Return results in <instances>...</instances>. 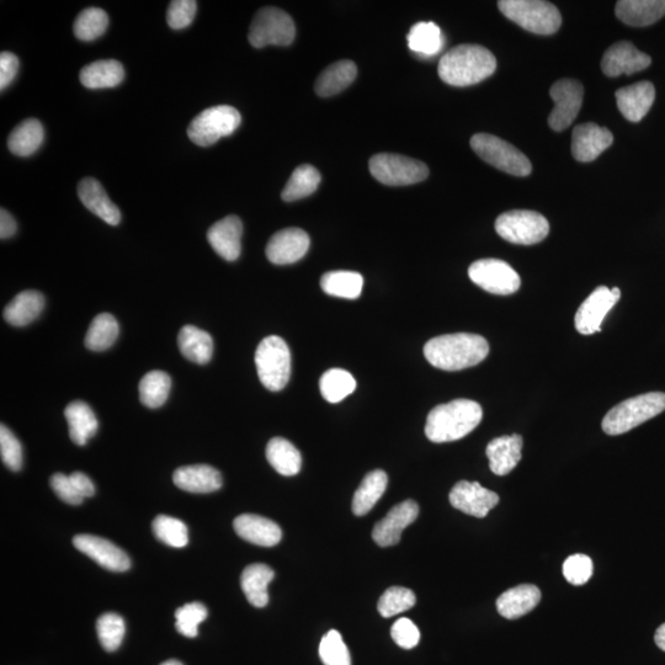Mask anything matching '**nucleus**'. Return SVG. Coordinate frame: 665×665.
I'll use <instances>...</instances> for the list:
<instances>
[{"instance_id":"423d86ee","label":"nucleus","mask_w":665,"mask_h":665,"mask_svg":"<svg viewBox=\"0 0 665 665\" xmlns=\"http://www.w3.org/2000/svg\"><path fill=\"white\" fill-rule=\"evenodd\" d=\"M255 365L265 388L284 390L291 376V353L285 340L276 335L263 339L255 351Z\"/></svg>"},{"instance_id":"f704fd0d","label":"nucleus","mask_w":665,"mask_h":665,"mask_svg":"<svg viewBox=\"0 0 665 665\" xmlns=\"http://www.w3.org/2000/svg\"><path fill=\"white\" fill-rule=\"evenodd\" d=\"M266 459L280 475L291 477L300 472L302 457L296 446L284 438H274L266 446Z\"/></svg>"},{"instance_id":"c9c22d12","label":"nucleus","mask_w":665,"mask_h":665,"mask_svg":"<svg viewBox=\"0 0 665 665\" xmlns=\"http://www.w3.org/2000/svg\"><path fill=\"white\" fill-rule=\"evenodd\" d=\"M44 138V126L39 120H25L10 133L8 148L15 156L28 157L39 150Z\"/></svg>"},{"instance_id":"4be33fe9","label":"nucleus","mask_w":665,"mask_h":665,"mask_svg":"<svg viewBox=\"0 0 665 665\" xmlns=\"http://www.w3.org/2000/svg\"><path fill=\"white\" fill-rule=\"evenodd\" d=\"M233 528L239 537L250 544L273 547L283 537V531L275 521L253 514H243L234 520Z\"/></svg>"},{"instance_id":"bb28decb","label":"nucleus","mask_w":665,"mask_h":665,"mask_svg":"<svg viewBox=\"0 0 665 665\" xmlns=\"http://www.w3.org/2000/svg\"><path fill=\"white\" fill-rule=\"evenodd\" d=\"M541 601V592L536 585L521 584L507 590L497 600L498 613L508 620L531 613Z\"/></svg>"},{"instance_id":"39448f33","label":"nucleus","mask_w":665,"mask_h":665,"mask_svg":"<svg viewBox=\"0 0 665 665\" xmlns=\"http://www.w3.org/2000/svg\"><path fill=\"white\" fill-rule=\"evenodd\" d=\"M498 8L509 20L537 35L555 34L562 25L560 10L542 0H502Z\"/></svg>"},{"instance_id":"13d9d810","label":"nucleus","mask_w":665,"mask_h":665,"mask_svg":"<svg viewBox=\"0 0 665 665\" xmlns=\"http://www.w3.org/2000/svg\"><path fill=\"white\" fill-rule=\"evenodd\" d=\"M71 481L73 483L76 491L81 494L83 498L93 497L95 494V487L87 475H84L82 472H73L71 476Z\"/></svg>"},{"instance_id":"a18cd8bd","label":"nucleus","mask_w":665,"mask_h":665,"mask_svg":"<svg viewBox=\"0 0 665 665\" xmlns=\"http://www.w3.org/2000/svg\"><path fill=\"white\" fill-rule=\"evenodd\" d=\"M154 535L159 541L175 549H183L189 542L188 528L175 518L167 515H159L152 524Z\"/></svg>"},{"instance_id":"a19ab883","label":"nucleus","mask_w":665,"mask_h":665,"mask_svg":"<svg viewBox=\"0 0 665 665\" xmlns=\"http://www.w3.org/2000/svg\"><path fill=\"white\" fill-rule=\"evenodd\" d=\"M119 331V323L115 317L109 313H101L90 324L88 333L85 335V347L93 351L109 349L119 337Z\"/></svg>"},{"instance_id":"58836bf2","label":"nucleus","mask_w":665,"mask_h":665,"mask_svg":"<svg viewBox=\"0 0 665 665\" xmlns=\"http://www.w3.org/2000/svg\"><path fill=\"white\" fill-rule=\"evenodd\" d=\"M407 41L409 50L424 57L438 55L444 47V36L439 26L425 21L413 26Z\"/></svg>"},{"instance_id":"4d7b16f0","label":"nucleus","mask_w":665,"mask_h":665,"mask_svg":"<svg viewBox=\"0 0 665 665\" xmlns=\"http://www.w3.org/2000/svg\"><path fill=\"white\" fill-rule=\"evenodd\" d=\"M19 69L18 57L12 52H2L0 55V89L8 88L17 77Z\"/></svg>"},{"instance_id":"864d4df0","label":"nucleus","mask_w":665,"mask_h":665,"mask_svg":"<svg viewBox=\"0 0 665 665\" xmlns=\"http://www.w3.org/2000/svg\"><path fill=\"white\" fill-rule=\"evenodd\" d=\"M198 3L195 0H174L170 2L167 21L173 30H182L188 28L195 19Z\"/></svg>"},{"instance_id":"a211bd4d","label":"nucleus","mask_w":665,"mask_h":665,"mask_svg":"<svg viewBox=\"0 0 665 665\" xmlns=\"http://www.w3.org/2000/svg\"><path fill=\"white\" fill-rule=\"evenodd\" d=\"M651 63L652 58L647 53L637 50L629 41H620L606 50L601 69L605 76L615 78L621 74L645 71Z\"/></svg>"},{"instance_id":"bf43d9fd","label":"nucleus","mask_w":665,"mask_h":665,"mask_svg":"<svg viewBox=\"0 0 665 665\" xmlns=\"http://www.w3.org/2000/svg\"><path fill=\"white\" fill-rule=\"evenodd\" d=\"M17 232V222L7 210L0 211V238L8 239Z\"/></svg>"},{"instance_id":"2eb2a0df","label":"nucleus","mask_w":665,"mask_h":665,"mask_svg":"<svg viewBox=\"0 0 665 665\" xmlns=\"http://www.w3.org/2000/svg\"><path fill=\"white\" fill-rule=\"evenodd\" d=\"M452 507L475 518H486L499 503L497 493L489 491L478 482L461 481L450 492Z\"/></svg>"},{"instance_id":"49530a36","label":"nucleus","mask_w":665,"mask_h":665,"mask_svg":"<svg viewBox=\"0 0 665 665\" xmlns=\"http://www.w3.org/2000/svg\"><path fill=\"white\" fill-rule=\"evenodd\" d=\"M97 633L105 651L115 652L125 637V621L117 614H104L97 621Z\"/></svg>"},{"instance_id":"4c0bfd02","label":"nucleus","mask_w":665,"mask_h":665,"mask_svg":"<svg viewBox=\"0 0 665 665\" xmlns=\"http://www.w3.org/2000/svg\"><path fill=\"white\" fill-rule=\"evenodd\" d=\"M388 483L386 472L382 470L367 473L361 482L358 491L354 494L353 512L355 515L363 516L370 512L375 504L385 493Z\"/></svg>"},{"instance_id":"de8ad7c7","label":"nucleus","mask_w":665,"mask_h":665,"mask_svg":"<svg viewBox=\"0 0 665 665\" xmlns=\"http://www.w3.org/2000/svg\"><path fill=\"white\" fill-rule=\"evenodd\" d=\"M416 600V595H414L411 589L392 587L383 593L377 609H379L381 616L388 619V617H393L412 609L416 605Z\"/></svg>"},{"instance_id":"a878e982","label":"nucleus","mask_w":665,"mask_h":665,"mask_svg":"<svg viewBox=\"0 0 665 665\" xmlns=\"http://www.w3.org/2000/svg\"><path fill=\"white\" fill-rule=\"evenodd\" d=\"M175 486L190 493H211L222 487V476L209 465H193L178 468L174 472Z\"/></svg>"},{"instance_id":"f257e3e1","label":"nucleus","mask_w":665,"mask_h":665,"mask_svg":"<svg viewBox=\"0 0 665 665\" xmlns=\"http://www.w3.org/2000/svg\"><path fill=\"white\" fill-rule=\"evenodd\" d=\"M489 345L481 335L456 333L430 339L424 347L425 359L436 369L460 371L481 364Z\"/></svg>"},{"instance_id":"e433bc0d","label":"nucleus","mask_w":665,"mask_h":665,"mask_svg":"<svg viewBox=\"0 0 665 665\" xmlns=\"http://www.w3.org/2000/svg\"><path fill=\"white\" fill-rule=\"evenodd\" d=\"M321 287L329 296L356 300L363 292L364 278L355 271H329L322 276Z\"/></svg>"},{"instance_id":"20e7f679","label":"nucleus","mask_w":665,"mask_h":665,"mask_svg":"<svg viewBox=\"0 0 665 665\" xmlns=\"http://www.w3.org/2000/svg\"><path fill=\"white\" fill-rule=\"evenodd\" d=\"M665 411V393L651 392L626 399L606 414L603 430L608 435H621Z\"/></svg>"},{"instance_id":"dca6fc26","label":"nucleus","mask_w":665,"mask_h":665,"mask_svg":"<svg viewBox=\"0 0 665 665\" xmlns=\"http://www.w3.org/2000/svg\"><path fill=\"white\" fill-rule=\"evenodd\" d=\"M73 545L78 551L92 558L101 567L113 572L129 571L130 557L124 550L119 549L113 542L103 537L93 535H78L73 539Z\"/></svg>"},{"instance_id":"4468645a","label":"nucleus","mask_w":665,"mask_h":665,"mask_svg":"<svg viewBox=\"0 0 665 665\" xmlns=\"http://www.w3.org/2000/svg\"><path fill=\"white\" fill-rule=\"evenodd\" d=\"M621 299L619 287L609 289L606 286H600L592 292L579 307L574 324L579 333L590 335L601 332V324L608 313L613 310L617 301Z\"/></svg>"},{"instance_id":"0eeeda50","label":"nucleus","mask_w":665,"mask_h":665,"mask_svg":"<svg viewBox=\"0 0 665 665\" xmlns=\"http://www.w3.org/2000/svg\"><path fill=\"white\" fill-rule=\"evenodd\" d=\"M472 150L484 162L515 177H528L532 172L529 158L507 141L489 133H477L471 138Z\"/></svg>"},{"instance_id":"393cba45","label":"nucleus","mask_w":665,"mask_h":665,"mask_svg":"<svg viewBox=\"0 0 665 665\" xmlns=\"http://www.w3.org/2000/svg\"><path fill=\"white\" fill-rule=\"evenodd\" d=\"M78 196L82 204L110 226H117L121 221V212L109 199L98 180L85 178L78 185Z\"/></svg>"},{"instance_id":"6ab92c4d","label":"nucleus","mask_w":665,"mask_h":665,"mask_svg":"<svg viewBox=\"0 0 665 665\" xmlns=\"http://www.w3.org/2000/svg\"><path fill=\"white\" fill-rule=\"evenodd\" d=\"M419 515V507L414 500H406L396 505L372 531V539L381 547L395 546L401 541L404 529L412 525Z\"/></svg>"},{"instance_id":"5701e85b","label":"nucleus","mask_w":665,"mask_h":665,"mask_svg":"<svg viewBox=\"0 0 665 665\" xmlns=\"http://www.w3.org/2000/svg\"><path fill=\"white\" fill-rule=\"evenodd\" d=\"M656 89L651 82H640L617 90V108L626 120L640 122L651 110Z\"/></svg>"},{"instance_id":"c85d7f7f","label":"nucleus","mask_w":665,"mask_h":665,"mask_svg":"<svg viewBox=\"0 0 665 665\" xmlns=\"http://www.w3.org/2000/svg\"><path fill=\"white\" fill-rule=\"evenodd\" d=\"M45 307V297L39 291L20 292L15 299L4 308L5 321L15 327L28 326L41 315Z\"/></svg>"},{"instance_id":"37998d69","label":"nucleus","mask_w":665,"mask_h":665,"mask_svg":"<svg viewBox=\"0 0 665 665\" xmlns=\"http://www.w3.org/2000/svg\"><path fill=\"white\" fill-rule=\"evenodd\" d=\"M319 388L327 402L339 403L355 391L356 381L347 370L331 369L322 375Z\"/></svg>"},{"instance_id":"412c9836","label":"nucleus","mask_w":665,"mask_h":665,"mask_svg":"<svg viewBox=\"0 0 665 665\" xmlns=\"http://www.w3.org/2000/svg\"><path fill=\"white\" fill-rule=\"evenodd\" d=\"M242 221L237 216H227L207 232L210 246L227 262H234L242 252Z\"/></svg>"},{"instance_id":"603ef678","label":"nucleus","mask_w":665,"mask_h":665,"mask_svg":"<svg viewBox=\"0 0 665 665\" xmlns=\"http://www.w3.org/2000/svg\"><path fill=\"white\" fill-rule=\"evenodd\" d=\"M593 561L590 557L577 553L569 556L563 563V576L572 585H583L588 583L593 576Z\"/></svg>"},{"instance_id":"cd10ccee","label":"nucleus","mask_w":665,"mask_h":665,"mask_svg":"<svg viewBox=\"0 0 665 665\" xmlns=\"http://www.w3.org/2000/svg\"><path fill=\"white\" fill-rule=\"evenodd\" d=\"M616 17L635 28L652 25L665 15V0H621L616 3Z\"/></svg>"},{"instance_id":"7ed1b4c3","label":"nucleus","mask_w":665,"mask_h":665,"mask_svg":"<svg viewBox=\"0 0 665 665\" xmlns=\"http://www.w3.org/2000/svg\"><path fill=\"white\" fill-rule=\"evenodd\" d=\"M480 404L471 399H455L430 411L425 435L433 443H451L465 438L482 422Z\"/></svg>"},{"instance_id":"72a5a7b5","label":"nucleus","mask_w":665,"mask_h":665,"mask_svg":"<svg viewBox=\"0 0 665 665\" xmlns=\"http://www.w3.org/2000/svg\"><path fill=\"white\" fill-rule=\"evenodd\" d=\"M79 78L88 89L114 88L124 81L125 69L119 61H98L85 66Z\"/></svg>"},{"instance_id":"6e6d98bb","label":"nucleus","mask_w":665,"mask_h":665,"mask_svg":"<svg viewBox=\"0 0 665 665\" xmlns=\"http://www.w3.org/2000/svg\"><path fill=\"white\" fill-rule=\"evenodd\" d=\"M50 482L53 492L57 494L62 502L71 505L82 504L84 498L76 491L69 476L63 475V473H55Z\"/></svg>"},{"instance_id":"ea45409f","label":"nucleus","mask_w":665,"mask_h":665,"mask_svg":"<svg viewBox=\"0 0 665 665\" xmlns=\"http://www.w3.org/2000/svg\"><path fill=\"white\" fill-rule=\"evenodd\" d=\"M321 174L310 164H303L292 173L287 182L281 198L286 202H292L307 198L318 189L321 184Z\"/></svg>"},{"instance_id":"2f4dec72","label":"nucleus","mask_w":665,"mask_h":665,"mask_svg":"<svg viewBox=\"0 0 665 665\" xmlns=\"http://www.w3.org/2000/svg\"><path fill=\"white\" fill-rule=\"evenodd\" d=\"M65 417L67 419L69 436L74 444L83 446L97 433L98 420L92 408L83 401L69 403Z\"/></svg>"},{"instance_id":"8fccbe9b","label":"nucleus","mask_w":665,"mask_h":665,"mask_svg":"<svg viewBox=\"0 0 665 665\" xmlns=\"http://www.w3.org/2000/svg\"><path fill=\"white\" fill-rule=\"evenodd\" d=\"M207 617V609L201 603H190L182 606L175 613V627L179 633L188 638H195L199 635V625Z\"/></svg>"},{"instance_id":"c03bdc74","label":"nucleus","mask_w":665,"mask_h":665,"mask_svg":"<svg viewBox=\"0 0 665 665\" xmlns=\"http://www.w3.org/2000/svg\"><path fill=\"white\" fill-rule=\"evenodd\" d=\"M108 14L100 8L84 9L74 21L73 31L78 40L89 42L97 40L108 29Z\"/></svg>"},{"instance_id":"09e8293b","label":"nucleus","mask_w":665,"mask_h":665,"mask_svg":"<svg viewBox=\"0 0 665 665\" xmlns=\"http://www.w3.org/2000/svg\"><path fill=\"white\" fill-rule=\"evenodd\" d=\"M319 657L324 665H351V657L342 635L331 630L322 638Z\"/></svg>"},{"instance_id":"f3484780","label":"nucleus","mask_w":665,"mask_h":665,"mask_svg":"<svg viewBox=\"0 0 665 665\" xmlns=\"http://www.w3.org/2000/svg\"><path fill=\"white\" fill-rule=\"evenodd\" d=\"M310 237L300 228H286L275 233L266 246V257L276 265L299 262L310 249Z\"/></svg>"},{"instance_id":"f8f14e48","label":"nucleus","mask_w":665,"mask_h":665,"mask_svg":"<svg viewBox=\"0 0 665 665\" xmlns=\"http://www.w3.org/2000/svg\"><path fill=\"white\" fill-rule=\"evenodd\" d=\"M468 276L473 284L493 295H513L521 286L519 274L499 259L477 260L468 269Z\"/></svg>"},{"instance_id":"5fc2aeb1","label":"nucleus","mask_w":665,"mask_h":665,"mask_svg":"<svg viewBox=\"0 0 665 665\" xmlns=\"http://www.w3.org/2000/svg\"><path fill=\"white\" fill-rule=\"evenodd\" d=\"M391 636L397 646L404 649H412L418 646L420 641V631L412 620L402 617L392 626Z\"/></svg>"},{"instance_id":"f03ea898","label":"nucleus","mask_w":665,"mask_h":665,"mask_svg":"<svg viewBox=\"0 0 665 665\" xmlns=\"http://www.w3.org/2000/svg\"><path fill=\"white\" fill-rule=\"evenodd\" d=\"M497 69L493 53L480 45H459L441 57V81L452 87H468L484 81Z\"/></svg>"},{"instance_id":"7c9ffc66","label":"nucleus","mask_w":665,"mask_h":665,"mask_svg":"<svg viewBox=\"0 0 665 665\" xmlns=\"http://www.w3.org/2000/svg\"><path fill=\"white\" fill-rule=\"evenodd\" d=\"M358 68L351 61H339L324 69L316 81L315 90L319 97L329 98L343 92L355 81Z\"/></svg>"},{"instance_id":"052dcab7","label":"nucleus","mask_w":665,"mask_h":665,"mask_svg":"<svg viewBox=\"0 0 665 665\" xmlns=\"http://www.w3.org/2000/svg\"><path fill=\"white\" fill-rule=\"evenodd\" d=\"M654 641H656L658 648L665 652V624L658 627L656 635H654Z\"/></svg>"},{"instance_id":"79ce46f5","label":"nucleus","mask_w":665,"mask_h":665,"mask_svg":"<svg viewBox=\"0 0 665 665\" xmlns=\"http://www.w3.org/2000/svg\"><path fill=\"white\" fill-rule=\"evenodd\" d=\"M172 379L164 371L154 370L143 376L140 382V399L142 404L151 409L162 407L166 403Z\"/></svg>"},{"instance_id":"473e14b6","label":"nucleus","mask_w":665,"mask_h":665,"mask_svg":"<svg viewBox=\"0 0 665 665\" xmlns=\"http://www.w3.org/2000/svg\"><path fill=\"white\" fill-rule=\"evenodd\" d=\"M178 344L185 358L195 364H207L214 355V340L211 335L194 326L182 328Z\"/></svg>"},{"instance_id":"1a4fd4ad","label":"nucleus","mask_w":665,"mask_h":665,"mask_svg":"<svg viewBox=\"0 0 665 665\" xmlns=\"http://www.w3.org/2000/svg\"><path fill=\"white\" fill-rule=\"evenodd\" d=\"M294 20L278 8L260 9L250 25L248 39L255 49L266 46H289L294 42Z\"/></svg>"},{"instance_id":"ddd939ff","label":"nucleus","mask_w":665,"mask_h":665,"mask_svg":"<svg viewBox=\"0 0 665 665\" xmlns=\"http://www.w3.org/2000/svg\"><path fill=\"white\" fill-rule=\"evenodd\" d=\"M550 95L555 101V108L549 116V125L553 131H565L581 111L583 84L574 79H561L552 85Z\"/></svg>"},{"instance_id":"9d476101","label":"nucleus","mask_w":665,"mask_h":665,"mask_svg":"<svg viewBox=\"0 0 665 665\" xmlns=\"http://www.w3.org/2000/svg\"><path fill=\"white\" fill-rule=\"evenodd\" d=\"M496 231L507 242L532 246L549 236L550 225L539 212L514 210L497 218Z\"/></svg>"},{"instance_id":"b1692460","label":"nucleus","mask_w":665,"mask_h":665,"mask_svg":"<svg viewBox=\"0 0 665 665\" xmlns=\"http://www.w3.org/2000/svg\"><path fill=\"white\" fill-rule=\"evenodd\" d=\"M523 450V438L521 435L500 436L488 444L486 454L494 475L505 476L518 466Z\"/></svg>"},{"instance_id":"aec40b11","label":"nucleus","mask_w":665,"mask_h":665,"mask_svg":"<svg viewBox=\"0 0 665 665\" xmlns=\"http://www.w3.org/2000/svg\"><path fill=\"white\" fill-rule=\"evenodd\" d=\"M614 136L606 127L594 122L574 127L572 154L578 162H593L601 153L613 145Z\"/></svg>"},{"instance_id":"c756f323","label":"nucleus","mask_w":665,"mask_h":665,"mask_svg":"<svg viewBox=\"0 0 665 665\" xmlns=\"http://www.w3.org/2000/svg\"><path fill=\"white\" fill-rule=\"evenodd\" d=\"M275 573L269 566L262 563L248 566L241 577L244 594L255 608H265L269 603L268 585L273 581Z\"/></svg>"},{"instance_id":"6e6552de","label":"nucleus","mask_w":665,"mask_h":665,"mask_svg":"<svg viewBox=\"0 0 665 665\" xmlns=\"http://www.w3.org/2000/svg\"><path fill=\"white\" fill-rule=\"evenodd\" d=\"M242 116L230 105H218L206 109L195 117L188 129V136L195 145L209 147L221 138L231 136L241 125Z\"/></svg>"},{"instance_id":"680f3d73","label":"nucleus","mask_w":665,"mask_h":665,"mask_svg":"<svg viewBox=\"0 0 665 665\" xmlns=\"http://www.w3.org/2000/svg\"><path fill=\"white\" fill-rule=\"evenodd\" d=\"M161 665H183V663H180L177 659H169V661L164 662Z\"/></svg>"},{"instance_id":"3c124183","label":"nucleus","mask_w":665,"mask_h":665,"mask_svg":"<svg viewBox=\"0 0 665 665\" xmlns=\"http://www.w3.org/2000/svg\"><path fill=\"white\" fill-rule=\"evenodd\" d=\"M0 454L9 470L18 472L23 467V448L20 441L4 424L0 425Z\"/></svg>"},{"instance_id":"9b49d317","label":"nucleus","mask_w":665,"mask_h":665,"mask_svg":"<svg viewBox=\"0 0 665 665\" xmlns=\"http://www.w3.org/2000/svg\"><path fill=\"white\" fill-rule=\"evenodd\" d=\"M372 177L388 186L413 185L428 178L429 169L417 159L393 153H380L370 159Z\"/></svg>"}]
</instances>
